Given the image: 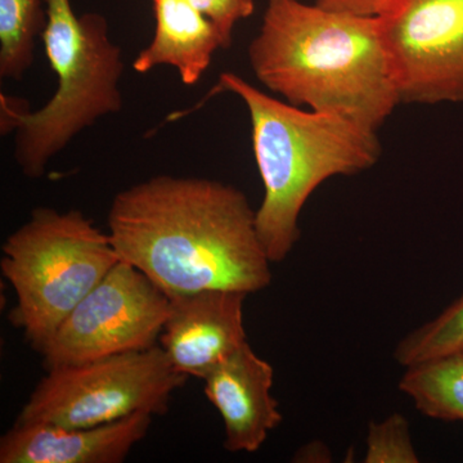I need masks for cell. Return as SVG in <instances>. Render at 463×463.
Returning a JSON list of instances; mask_svg holds the SVG:
<instances>
[{
	"mask_svg": "<svg viewBox=\"0 0 463 463\" xmlns=\"http://www.w3.org/2000/svg\"><path fill=\"white\" fill-rule=\"evenodd\" d=\"M392 0H316V5L332 11L358 16L377 17L392 5Z\"/></svg>",
	"mask_w": 463,
	"mask_h": 463,
	"instance_id": "ac0fdd59",
	"label": "cell"
},
{
	"mask_svg": "<svg viewBox=\"0 0 463 463\" xmlns=\"http://www.w3.org/2000/svg\"><path fill=\"white\" fill-rule=\"evenodd\" d=\"M221 85L246 105L252 151L263 182L257 210L259 237L272 263H281L300 240L303 207L328 179L355 175L381 156L377 132L345 118L298 108L264 93L234 72Z\"/></svg>",
	"mask_w": 463,
	"mask_h": 463,
	"instance_id": "3957f363",
	"label": "cell"
},
{
	"mask_svg": "<svg viewBox=\"0 0 463 463\" xmlns=\"http://www.w3.org/2000/svg\"><path fill=\"white\" fill-rule=\"evenodd\" d=\"M249 61L258 80L286 102L374 132L402 103L379 17L268 0Z\"/></svg>",
	"mask_w": 463,
	"mask_h": 463,
	"instance_id": "7a4b0ae2",
	"label": "cell"
},
{
	"mask_svg": "<svg viewBox=\"0 0 463 463\" xmlns=\"http://www.w3.org/2000/svg\"><path fill=\"white\" fill-rule=\"evenodd\" d=\"M364 462L417 463L410 422L403 414H390L380 422H371L365 439Z\"/></svg>",
	"mask_w": 463,
	"mask_h": 463,
	"instance_id": "2e32d148",
	"label": "cell"
},
{
	"mask_svg": "<svg viewBox=\"0 0 463 463\" xmlns=\"http://www.w3.org/2000/svg\"><path fill=\"white\" fill-rule=\"evenodd\" d=\"M3 277L16 294L9 313L41 352L72 309L120 261L109 233L79 210L36 207L2 248Z\"/></svg>",
	"mask_w": 463,
	"mask_h": 463,
	"instance_id": "5b68a950",
	"label": "cell"
},
{
	"mask_svg": "<svg viewBox=\"0 0 463 463\" xmlns=\"http://www.w3.org/2000/svg\"><path fill=\"white\" fill-rule=\"evenodd\" d=\"M457 352H463V297L430 322L405 335L392 355L399 364L408 367Z\"/></svg>",
	"mask_w": 463,
	"mask_h": 463,
	"instance_id": "9a60e30c",
	"label": "cell"
},
{
	"mask_svg": "<svg viewBox=\"0 0 463 463\" xmlns=\"http://www.w3.org/2000/svg\"><path fill=\"white\" fill-rule=\"evenodd\" d=\"M203 381L207 401L223 420L225 449L258 452L283 420L279 402L272 395V364L246 341Z\"/></svg>",
	"mask_w": 463,
	"mask_h": 463,
	"instance_id": "30bf717a",
	"label": "cell"
},
{
	"mask_svg": "<svg viewBox=\"0 0 463 463\" xmlns=\"http://www.w3.org/2000/svg\"><path fill=\"white\" fill-rule=\"evenodd\" d=\"M108 227L118 259L167 298L203 289L251 295L272 283L257 210L228 183L152 176L116 194Z\"/></svg>",
	"mask_w": 463,
	"mask_h": 463,
	"instance_id": "6da1fadb",
	"label": "cell"
},
{
	"mask_svg": "<svg viewBox=\"0 0 463 463\" xmlns=\"http://www.w3.org/2000/svg\"><path fill=\"white\" fill-rule=\"evenodd\" d=\"M398 389L425 416L463 421V352L408 365Z\"/></svg>",
	"mask_w": 463,
	"mask_h": 463,
	"instance_id": "4fadbf2b",
	"label": "cell"
},
{
	"mask_svg": "<svg viewBox=\"0 0 463 463\" xmlns=\"http://www.w3.org/2000/svg\"><path fill=\"white\" fill-rule=\"evenodd\" d=\"M221 30L227 47L233 43L234 27L255 12V0H190Z\"/></svg>",
	"mask_w": 463,
	"mask_h": 463,
	"instance_id": "e0dca14e",
	"label": "cell"
},
{
	"mask_svg": "<svg viewBox=\"0 0 463 463\" xmlns=\"http://www.w3.org/2000/svg\"><path fill=\"white\" fill-rule=\"evenodd\" d=\"M47 373L17 422L91 428L137 413L163 416L174 392L188 379L173 367L160 345Z\"/></svg>",
	"mask_w": 463,
	"mask_h": 463,
	"instance_id": "8992f818",
	"label": "cell"
},
{
	"mask_svg": "<svg viewBox=\"0 0 463 463\" xmlns=\"http://www.w3.org/2000/svg\"><path fill=\"white\" fill-rule=\"evenodd\" d=\"M377 17L402 103L463 102V0H392Z\"/></svg>",
	"mask_w": 463,
	"mask_h": 463,
	"instance_id": "ba28073f",
	"label": "cell"
},
{
	"mask_svg": "<svg viewBox=\"0 0 463 463\" xmlns=\"http://www.w3.org/2000/svg\"><path fill=\"white\" fill-rule=\"evenodd\" d=\"M152 5L154 39L134 58V71L146 74L155 67L170 66L183 84L196 85L215 52L228 48L221 30L190 0H152Z\"/></svg>",
	"mask_w": 463,
	"mask_h": 463,
	"instance_id": "7c38bea8",
	"label": "cell"
},
{
	"mask_svg": "<svg viewBox=\"0 0 463 463\" xmlns=\"http://www.w3.org/2000/svg\"><path fill=\"white\" fill-rule=\"evenodd\" d=\"M152 420L137 413L91 428L16 421L0 439V463H121L148 434Z\"/></svg>",
	"mask_w": 463,
	"mask_h": 463,
	"instance_id": "8fae6325",
	"label": "cell"
},
{
	"mask_svg": "<svg viewBox=\"0 0 463 463\" xmlns=\"http://www.w3.org/2000/svg\"><path fill=\"white\" fill-rule=\"evenodd\" d=\"M45 25V0H0V78L25 76Z\"/></svg>",
	"mask_w": 463,
	"mask_h": 463,
	"instance_id": "5bb4252c",
	"label": "cell"
},
{
	"mask_svg": "<svg viewBox=\"0 0 463 463\" xmlns=\"http://www.w3.org/2000/svg\"><path fill=\"white\" fill-rule=\"evenodd\" d=\"M45 9L42 41L57 76L56 93L36 111L24 100L0 97V130L14 132V160L29 179H41L78 134L123 109V51L112 41L106 17L96 12L78 16L71 0H45Z\"/></svg>",
	"mask_w": 463,
	"mask_h": 463,
	"instance_id": "277c9868",
	"label": "cell"
},
{
	"mask_svg": "<svg viewBox=\"0 0 463 463\" xmlns=\"http://www.w3.org/2000/svg\"><path fill=\"white\" fill-rule=\"evenodd\" d=\"M170 298L133 265L118 261L42 347L45 370L158 345Z\"/></svg>",
	"mask_w": 463,
	"mask_h": 463,
	"instance_id": "52a82bcc",
	"label": "cell"
},
{
	"mask_svg": "<svg viewBox=\"0 0 463 463\" xmlns=\"http://www.w3.org/2000/svg\"><path fill=\"white\" fill-rule=\"evenodd\" d=\"M248 297L231 289H203L169 298L158 345L179 373L203 380L248 341L243 322Z\"/></svg>",
	"mask_w": 463,
	"mask_h": 463,
	"instance_id": "9c48e42d",
	"label": "cell"
}]
</instances>
